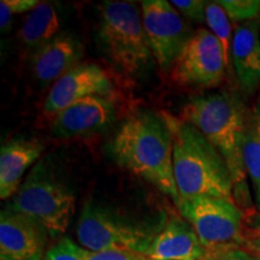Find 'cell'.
Returning a JSON list of instances; mask_svg holds the SVG:
<instances>
[{"label":"cell","instance_id":"obj_9","mask_svg":"<svg viewBox=\"0 0 260 260\" xmlns=\"http://www.w3.org/2000/svg\"><path fill=\"white\" fill-rule=\"evenodd\" d=\"M226 67L218 39L200 28L171 68V79L178 86L216 88L225 79Z\"/></svg>","mask_w":260,"mask_h":260},{"label":"cell","instance_id":"obj_21","mask_svg":"<svg viewBox=\"0 0 260 260\" xmlns=\"http://www.w3.org/2000/svg\"><path fill=\"white\" fill-rule=\"evenodd\" d=\"M88 252V249L76 245L69 237H61L46 252L44 260H86Z\"/></svg>","mask_w":260,"mask_h":260},{"label":"cell","instance_id":"obj_27","mask_svg":"<svg viewBox=\"0 0 260 260\" xmlns=\"http://www.w3.org/2000/svg\"><path fill=\"white\" fill-rule=\"evenodd\" d=\"M248 248L260 256V239H256V237H249Z\"/></svg>","mask_w":260,"mask_h":260},{"label":"cell","instance_id":"obj_13","mask_svg":"<svg viewBox=\"0 0 260 260\" xmlns=\"http://www.w3.org/2000/svg\"><path fill=\"white\" fill-rule=\"evenodd\" d=\"M83 57V45L70 31H60L52 40L34 51L31 73L41 86L46 87L79 65Z\"/></svg>","mask_w":260,"mask_h":260},{"label":"cell","instance_id":"obj_12","mask_svg":"<svg viewBox=\"0 0 260 260\" xmlns=\"http://www.w3.org/2000/svg\"><path fill=\"white\" fill-rule=\"evenodd\" d=\"M47 233L31 219L5 209L0 214L2 260H44Z\"/></svg>","mask_w":260,"mask_h":260},{"label":"cell","instance_id":"obj_29","mask_svg":"<svg viewBox=\"0 0 260 260\" xmlns=\"http://www.w3.org/2000/svg\"><path fill=\"white\" fill-rule=\"evenodd\" d=\"M259 17H260V12H259Z\"/></svg>","mask_w":260,"mask_h":260},{"label":"cell","instance_id":"obj_25","mask_svg":"<svg viewBox=\"0 0 260 260\" xmlns=\"http://www.w3.org/2000/svg\"><path fill=\"white\" fill-rule=\"evenodd\" d=\"M86 260H148L145 255L121 249H106V251L88 252Z\"/></svg>","mask_w":260,"mask_h":260},{"label":"cell","instance_id":"obj_2","mask_svg":"<svg viewBox=\"0 0 260 260\" xmlns=\"http://www.w3.org/2000/svg\"><path fill=\"white\" fill-rule=\"evenodd\" d=\"M113 160L180 204L172 164V134L165 116L140 110L122 123L109 145Z\"/></svg>","mask_w":260,"mask_h":260},{"label":"cell","instance_id":"obj_10","mask_svg":"<svg viewBox=\"0 0 260 260\" xmlns=\"http://www.w3.org/2000/svg\"><path fill=\"white\" fill-rule=\"evenodd\" d=\"M112 90L111 80L99 65L79 64L53 83L44 102L42 112L48 118H53L84 98L95 95L109 98Z\"/></svg>","mask_w":260,"mask_h":260},{"label":"cell","instance_id":"obj_28","mask_svg":"<svg viewBox=\"0 0 260 260\" xmlns=\"http://www.w3.org/2000/svg\"><path fill=\"white\" fill-rule=\"evenodd\" d=\"M254 111L258 113V115H260V94H259V96H258V100H256Z\"/></svg>","mask_w":260,"mask_h":260},{"label":"cell","instance_id":"obj_11","mask_svg":"<svg viewBox=\"0 0 260 260\" xmlns=\"http://www.w3.org/2000/svg\"><path fill=\"white\" fill-rule=\"evenodd\" d=\"M115 104L107 96H88L73 104L52 118V134L69 139L106 129L115 121Z\"/></svg>","mask_w":260,"mask_h":260},{"label":"cell","instance_id":"obj_24","mask_svg":"<svg viewBox=\"0 0 260 260\" xmlns=\"http://www.w3.org/2000/svg\"><path fill=\"white\" fill-rule=\"evenodd\" d=\"M170 3L184 17L189 18L191 21L200 22V23L205 22L206 2H203V0H172Z\"/></svg>","mask_w":260,"mask_h":260},{"label":"cell","instance_id":"obj_5","mask_svg":"<svg viewBox=\"0 0 260 260\" xmlns=\"http://www.w3.org/2000/svg\"><path fill=\"white\" fill-rule=\"evenodd\" d=\"M165 216L140 218L104 203L90 200L77 222V239L88 251L121 249L145 255L167 223Z\"/></svg>","mask_w":260,"mask_h":260},{"label":"cell","instance_id":"obj_7","mask_svg":"<svg viewBox=\"0 0 260 260\" xmlns=\"http://www.w3.org/2000/svg\"><path fill=\"white\" fill-rule=\"evenodd\" d=\"M181 216L193 226L206 251L225 247H246V214L234 201L198 197L178 205ZM249 249V248H248Z\"/></svg>","mask_w":260,"mask_h":260},{"label":"cell","instance_id":"obj_16","mask_svg":"<svg viewBox=\"0 0 260 260\" xmlns=\"http://www.w3.org/2000/svg\"><path fill=\"white\" fill-rule=\"evenodd\" d=\"M45 145L38 139L16 138L0 149V198L9 199L17 193L24 172L39 160Z\"/></svg>","mask_w":260,"mask_h":260},{"label":"cell","instance_id":"obj_20","mask_svg":"<svg viewBox=\"0 0 260 260\" xmlns=\"http://www.w3.org/2000/svg\"><path fill=\"white\" fill-rule=\"evenodd\" d=\"M219 5L226 12L232 23L253 21L259 16V0H219Z\"/></svg>","mask_w":260,"mask_h":260},{"label":"cell","instance_id":"obj_15","mask_svg":"<svg viewBox=\"0 0 260 260\" xmlns=\"http://www.w3.org/2000/svg\"><path fill=\"white\" fill-rule=\"evenodd\" d=\"M205 252L193 226L182 216H172L145 256L148 260H201Z\"/></svg>","mask_w":260,"mask_h":260},{"label":"cell","instance_id":"obj_22","mask_svg":"<svg viewBox=\"0 0 260 260\" xmlns=\"http://www.w3.org/2000/svg\"><path fill=\"white\" fill-rule=\"evenodd\" d=\"M41 2L38 0H2L0 2V28L2 31L9 30L11 21L16 15L30 12Z\"/></svg>","mask_w":260,"mask_h":260},{"label":"cell","instance_id":"obj_18","mask_svg":"<svg viewBox=\"0 0 260 260\" xmlns=\"http://www.w3.org/2000/svg\"><path fill=\"white\" fill-rule=\"evenodd\" d=\"M243 164L251 181L252 197L256 211H260V115L249 112L243 140Z\"/></svg>","mask_w":260,"mask_h":260},{"label":"cell","instance_id":"obj_8","mask_svg":"<svg viewBox=\"0 0 260 260\" xmlns=\"http://www.w3.org/2000/svg\"><path fill=\"white\" fill-rule=\"evenodd\" d=\"M141 14L155 61L161 69H170L194 37L193 30L165 0L142 2Z\"/></svg>","mask_w":260,"mask_h":260},{"label":"cell","instance_id":"obj_14","mask_svg":"<svg viewBox=\"0 0 260 260\" xmlns=\"http://www.w3.org/2000/svg\"><path fill=\"white\" fill-rule=\"evenodd\" d=\"M232 64L240 88L253 95L260 88V23L256 19L235 24Z\"/></svg>","mask_w":260,"mask_h":260},{"label":"cell","instance_id":"obj_1","mask_svg":"<svg viewBox=\"0 0 260 260\" xmlns=\"http://www.w3.org/2000/svg\"><path fill=\"white\" fill-rule=\"evenodd\" d=\"M249 112L239 95L218 92L193 98L182 109V119L200 130L224 158L232 174L235 204L241 210H249L251 214L256 210L243 164V140Z\"/></svg>","mask_w":260,"mask_h":260},{"label":"cell","instance_id":"obj_17","mask_svg":"<svg viewBox=\"0 0 260 260\" xmlns=\"http://www.w3.org/2000/svg\"><path fill=\"white\" fill-rule=\"evenodd\" d=\"M59 29L60 18L56 6L40 3L25 16L18 37L25 47L35 51L59 34Z\"/></svg>","mask_w":260,"mask_h":260},{"label":"cell","instance_id":"obj_26","mask_svg":"<svg viewBox=\"0 0 260 260\" xmlns=\"http://www.w3.org/2000/svg\"><path fill=\"white\" fill-rule=\"evenodd\" d=\"M246 224L249 237L260 239V211H254L253 213L246 216Z\"/></svg>","mask_w":260,"mask_h":260},{"label":"cell","instance_id":"obj_23","mask_svg":"<svg viewBox=\"0 0 260 260\" xmlns=\"http://www.w3.org/2000/svg\"><path fill=\"white\" fill-rule=\"evenodd\" d=\"M201 260H260V256L246 247H225L206 251Z\"/></svg>","mask_w":260,"mask_h":260},{"label":"cell","instance_id":"obj_4","mask_svg":"<svg viewBox=\"0 0 260 260\" xmlns=\"http://www.w3.org/2000/svg\"><path fill=\"white\" fill-rule=\"evenodd\" d=\"M95 41L100 54L123 79H142L153 67V53L142 14L129 2H103L98 6Z\"/></svg>","mask_w":260,"mask_h":260},{"label":"cell","instance_id":"obj_3","mask_svg":"<svg viewBox=\"0 0 260 260\" xmlns=\"http://www.w3.org/2000/svg\"><path fill=\"white\" fill-rule=\"evenodd\" d=\"M164 116L172 134V164L180 204L198 197L235 203L232 174L219 152L193 124Z\"/></svg>","mask_w":260,"mask_h":260},{"label":"cell","instance_id":"obj_6","mask_svg":"<svg viewBox=\"0 0 260 260\" xmlns=\"http://www.w3.org/2000/svg\"><path fill=\"white\" fill-rule=\"evenodd\" d=\"M75 194L53 162L38 161L6 209L31 219L50 237L67 232L75 211Z\"/></svg>","mask_w":260,"mask_h":260},{"label":"cell","instance_id":"obj_19","mask_svg":"<svg viewBox=\"0 0 260 260\" xmlns=\"http://www.w3.org/2000/svg\"><path fill=\"white\" fill-rule=\"evenodd\" d=\"M205 22L209 25L213 35L218 39L220 46H222L224 61H225L226 70H232V46H233V35L232 22L228 17L226 12L219 5L218 2L206 3L205 8Z\"/></svg>","mask_w":260,"mask_h":260}]
</instances>
